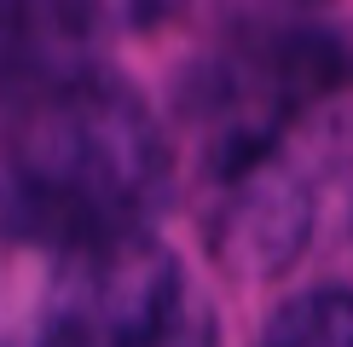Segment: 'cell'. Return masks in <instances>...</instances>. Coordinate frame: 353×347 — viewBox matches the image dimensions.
<instances>
[{
    "instance_id": "obj_2",
    "label": "cell",
    "mask_w": 353,
    "mask_h": 347,
    "mask_svg": "<svg viewBox=\"0 0 353 347\" xmlns=\"http://www.w3.org/2000/svg\"><path fill=\"white\" fill-rule=\"evenodd\" d=\"M35 347H220L214 307L145 226L64 249Z\"/></svg>"
},
{
    "instance_id": "obj_7",
    "label": "cell",
    "mask_w": 353,
    "mask_h": 347,
    "mask_svg": "<svg viewBox=\"0 0 353 347\" xmlns=\"http://www.w3.org/2000/svg\"><path fill=\"white\" fill-rule=\"evenodd\" d=\"M272 6H313V0H272Z\"/></svg>"
},
{
    "instance_id": "obj_3",
    "label": "cell",
    "mask_w": 353,
    "mask_h": 347,
    "mask_svg": "<svg viewBox=\"0 0 353 347\" xmlns=\"http://www.w3.org/2000/svg\"><path fill=\"white\" fill-rule=\"evenodd\" d=\"M342 76L347 58L319 35H272L220 52L191 81V116H197V134L209 139L214 168L238 174L272 156L284 122Z\"/></svg>"
},
{
    "instance_id": "obj_6",
    "label": "cell",
    "mask_w": 353,
    "mask_h": 347,
    "mask_svg": "<svg viewBox=\"0 0 353 347\" xmlns=\"http://www.w3.org/2000/svg\"><path fill=\"white\" fill-rule=\"evenodd\" d=\"M261 347H353V289H301L272 313Z\"/></svg>"
},
{
    "instance_id": "obj_1",
    "label": "cell",
    "mask_w": 353,
    "mask_h": 347,
    "mask_svg": "<svg viewBox=\"0 0 353 347\" xmlns=\"http://www.w3.org/2000/svg\"><path fill=\"white\" fill-rule=\"evenodd\" d=\"M168 191V145L134 87L70 70L23 93L0 151V231L76 249L145 226Z\"/></svg>"
},
{
    "instance_id": "obj_5",
    "label": "cell",
    "mask_w": 353,
    "mask_h": 347,
    "mask_svg": "<svg viewBox=\"0 0 353 347\" xmlns=\"http://www.w3.org/2000/svg\"><path fill=\"white\" fill-rule=\"evenodd\" d=\"M87 23L70 0H0V98L35 93L41 81L87 70Z\"/></svg>"
},
{
    "instance_id": "obj_4",
    "label": "cell",
    "mask_w": 353,
    "mask_h": 347,
    "mask_svg": "<svg viewBox=\"0 0 353 347\" xmlns=\"http://www.w3.org/2000/svg\"><path fill=\"white\" fill-rule=\"evenodd\" d=\"M232 191L214 214V249L232 272H278L307 243L313 197L284 162L261 156L238 174H226Z\"/></svg>"
}]
</instances>
